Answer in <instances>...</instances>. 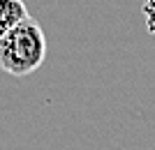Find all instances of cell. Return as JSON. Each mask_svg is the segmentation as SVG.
Returning <instances> with one entry per match:
<instances>
[{"label": "cell", "instance_id": "obj_1", "mask_svg": "<svg viewBox=\"0 0 155 150\" xmlns=\"http://www.w3.org/2000/svg\"><path fill=\"white\" fill-rule=\"evenodd\" d=\"M46 37L37 21L28 16L0 37V69L12 76H28L44 65Z\"/></svg>", "mask_w": 155, "mask_h": 150}, {"label": "cell", "instance_id": "obj_2", "mask_svg": "<svg viewBox=\"0 0 155 150\" xmlns=\"http://www.w3.org/2000/svg\"><path fill=\"white\" fill-rule=\"evenodd\" d=\"M30 14L23 0H0V37L7 35L12 28H16Z\"/></svg>", "mask_w": 155, "mask_h": 150}]
</instances>
